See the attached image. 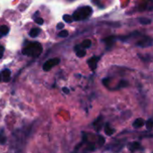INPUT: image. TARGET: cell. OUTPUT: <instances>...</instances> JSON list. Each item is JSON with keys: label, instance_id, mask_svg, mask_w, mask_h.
<instances>
[{"label": "cell", "instance_id": "4fadbf2b", "mask_svg": "<svg viewBox=\"0 0 153 153\" xmlns=\"http://www.w3.org/2000/svg\"><path fill=\"white\" fill-rule=\"evenodd\" d=\"M139 22L142 24H150L152 22V21L150 19H147V18H139Z\"/></svg>", "mask_w": 153, "mask_h": 153}, {"label": "cell", "instance_id": "cb8c5ba5", "mask_svg": "<svg viewBox=\"0 0 153 153\" xmlns=\"http://www.w3.org/2000/svg\"><path fill=\"white\" fill-rule=\"evenodd\" d=\"M68 1H74V0H68Z\"/></svg>", "mask_w": 153, "mask_h": 153}, {"label": "cell", "instance_id": "2e32d148", "mask_svg": "<svg viewBox=\"0 0 153 153\" xmlns=\"http://www.w3.org/2000/svg\"><path fill=\"white\" fill-rule=\"evenodd\" d=\"M34 21H35V22H36L37 24H39V25H42V24L44 23L43 19L40 18V17H36V18H34Z\"/></svg>", "mask_w": 153, "mask_h": 153}, {"label": "cell", "instance_id": "ba28073f", "mask_svg": "<svg viewBox=\"0 0 153 153\" xmlns=\"http://www.w3.org/2000/svg\"><path fill=\"white\" fill-rule=\"evenodd\" d=\"M128 148H129L130 152H135L136 150H138L140 148V143H137V142H134V143H132L129 144Z\"/></svg>", "mask_w": 153, "mask_h": 153}, {"label": "cell", "instance_id": "9a60e30c", "mask_svg": "<svg viewBox=\"0 0 153 153\" xmlns=\"http://www.w3.org/2000/svg\"><path fill=\"white\" fill-rule=\"evenodd\" d=\"M63 19H64L66 22H73L72 16H70V15H68V14H65V15L63 16Z\"/></svg>", "mask_w": 153, "mask_h": 153}, {"label": "cell", "instance_id": "ac0fdd59", "mask_svg": "<svg viewBox=\"0 0 153 153\" xmlns=\"http://www.w3.org/2000/svg\"><path fill=\"white\" fill-rule=\"evenodd\" d=\"M105 143V139L104 137H102L101 135H99V144L100 146H102Z\"/></svg>", "mask_w": 153, "mask_h": 153}, {"label": "cell", "instance_id": "277c9868", "mask_svg": "<svg viewBox=\"0 0 153 153\" xmlns=\"http://www.w3.org/2000/svg\"><path fill=\"white\" fill-rule=\"evenodd\" d=\"M99 60H100V57H99V56H92L91 58H90V59L88 60V65H89V66L91 67V70L94 71V70L96 69L97 64H98Z\"/></svg>", "mask_w": 153, "mask_h": 153}, {"label": "cell", "instance_id": "9c48e42d", "mask_svg": "<svg viewBox=\"0 0 153 153\" xmlns=\"http://www.w3.org/2000/svg\"><path fill=\"white\" fill-rule=\"evenodd\" d=\"M104 130H105V133H106L108 135H109V136H110V135H112V134L115 133V129H114V128H112V127L110 126V125H109V124H106Z\"/></svg>", "mask_w": 153, "mask_h": 153}, {"label": "cell", "instance_id": "5b68a950", "mask_svg": "<svg viewBox=\"0 0 153 153\" xmlns=\"http://www.w3.org/2000/svg\"><path fill=\"white\" fill-rule=\"evenodd\" d=\"M74 50L76 52V55L78 57H83L86 55V51L84 49H82V48L81 47V45H77L74 48Z\"/></svg>", "mask_w": 153, "mask_h": 153}, {"label": "cell", "instance_id": "5bb4252c", "mask_svg": "<svg viewBox=\"0 0 153 153\" xmlns=\"http://www.w3.org/2000/svg\"><path fill=\"white\" fill-rule=\"evenodd\" d=\"M152 125H153L152 119V118H150V119L146 122V127H147V129H148L149 131H151V130L152 129Z\"/></svg>", "mask_w": 153, "mask_h": 153}, {"label": "cell", "instance_id": "8992f818", "mask_svg": "<svg viewBox=\"0 0 153 153\" xmlns=\"http://www.w3.org/2000/svg\"><path fill=\"white\" fill-rule=\"evenodd\" d=\"M2 75H3V81L4 82H8L10 81V78H11V72H10V70L4 69L2 72Z\"/></svg>", "mask_w": 153, "mask_h": 153}, {"label": "cell", "instance_id": "7c38bea8", "mask_svg": "<svg viewBox=\"0 0 153 153\" xmlns=\"http://www.w3.org/2000/svg\"><path fill=\"white\" fill-rule=\"evenodd\" d=\"M91 46V41L90 39H84L82 42V45H81V47L82 48H89Z\"/></svg>", "mask_w": 153, "mask_h": 153}, {"label": "cell", "instance_id": "30bf717a", "mask_svg": "<svg viewBox=\"0 0 153 153\" xmlns=\"http://www.w3.org/2000/svg\"><path fill=\"white\" fill-rule=\"evenodd\" d=\"M9 32V28L7 26H0V38L7 35Z\"/></svg>", "mask_w": 153, "mask_h": 153}, {"label": "cell", "instance_id": "6da1fadb", "mask_svg": "<svg viewBox=\"0 0 153 153\" xmlns=\"http://www.w3.org/2000/svg\"><path fill=\"white\" fill-rule=\"evenodd\" d=\"M41 53H42V46L39 42H31V43L28 44L22 49L23 55L32 56V57L39 56H40Z\"/></svg>", "mask_w": 153, "mask_h": 153}, {"label": "cell", "instance_id": "ffe728a7", "mask_svg": "<svg viewBox=\"0 0 153 153\" xmlns=\"http://www.w3.org/2000/svg\"><path fill=\"white\" fill-rule=\"evenodd\" d=\"M127 85V82H125V81H122L121 82V83H120V85H119V88H121V87H125V86H126Z\"/></svg>", "mask_w": 153, "mask_h": 153}, {"label": "cell", "instance_id": "8fae6325", "mask_svg": "<svg viewBox=\"0 0 153 153\" xmlns=\"http://www.w3.org/2000/svg\"><path fill=\"white\" fill-rule=\"evenodd\" d=\"M39 31H40L39 29H38V28H33V29H31V30H30V36L32 37V38H35V37H37V36L39 35Z\"/></svg>", "mask_w": 153, "mask_h": 153}, {"label": "cell", "instance_id": "3957f363", "mask_svg": "<svg viewBox=\"0 0 153 153\" xmlns=\"http://www.w3.org/2000/svg\"><path fill=\"white\" fill-rule=\"evenodd\" d=\"M60 63V59L59 58H52V59H49L48 60L44 65H43V70L48 72L49 71L52 67L57 65L58 64Z\"/></svg>", "mask_w": 153, "mask_h": 153}, {"label": "cell", "instance_id": "d6986e66", "mask_svg": "<svg viewBox=\"0 0 153 153\" xmlns=\"http://www.w3.org/2000/svg\"><path fill=\"white\" fill-rule=\"evenodd\" d=\"M3 54H4V48H3V46L0 45V58H2Z\"/></svg>", "mask_w": 153, "mask_h": 153}, {"label": "cell", "instance_id": "603a6c76", "mask_svg": "<svg viewBox=\"0 0 153 153\" xmlns=\"http://www.w3.org/2000/svg\"><path fill=\"white\" fill-rule=\"evenodd\" d=\"M0 81H1V74H0Z\"/></svg>", "mask_w": 153, "mask_h": 153}, {"label": "cell", "instance_id": "44dd1931", "mask_svg": "<svg viewBox=\"0 0 153 153\" xmlns=\"http://www.w3.org/2000/svg\"><path fill=\"white\" fill-rule=\"evenodd\" d=\"M62 28H64V24H63V23H58L57 26H56V29L60 30V29H62Z\"/></svg>", "mask_w": 153, "mask_h": 153}, {"label": "cell", "instance_id": "7402d4cb", "mask_svg": "<svg viewBox=\"0 0 153 153\" xmlns=\"http://www.w3.org/2000/svg\"><path fill=\"white\" fill-rule=\"evenodd\" d=\"M63 91H64L65 93H66V94H68V93H69V90H68L66 87H64V88H63Z\"/></svg>", "mask_w": 153, "mask_h": 153}, {"label": "cell", "instance_id": "52a82bcc", "mask_svg": "<svg viewBox=\"0 0 153 153\" xmlns=\"http://www.w3.org/2000/svg\"><path fill=\"white\" fill-rule=\"evenodd\" d=\"M145 125V121L142 118H137L134 122V128H141Z\"/></svg>", "mask_w": 153, "mask_h": 153}, {"label": "cell", "instance_id": "7a4b0ae2", "mask_svg": "<svg viewBox=\"0 0 153 153\" xmlns=\"http://www.w3.org/2000/svg\"><path fill=\"white\" fill-rule=\"evenodd\" d=\"M92 13V8L91 6H82L78 8L73 14V21H81L88 19Z\"/></svg>", "mask_w": 153, "mask_h": 153}, {"label": "cell", "instance_id": "e0dca14e", "mask_svg": "<svg viewBox=\"0 0 153 153\" xmlns=\"http://www.w3.org/2000/svg\"><path fill=\"white\" fill-rule=\"evenodd\" d=\"M58 36L61 37V38H65L68 36V31L67 30H62L58 33Z\"/></svg>", "mask_w": 153, "mask_h": 153}]
</instances>
